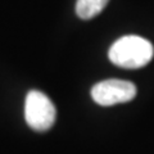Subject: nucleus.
<instances>
[{
    "instance_id": "nucleus-2",
    "label": "nucleus",
    "mask_w": 154,
    "mask_h": 154,
    "mask_svg": "<svg viewBox=\"0 0 154 154\" xmlns=\"http://www.w3.org/2000/svg\"><path fill=\"white\" fill-rule=\"evenodd\" d=\"M57 109L51 100L38 90H31L25 102V119L32 130L48 131L54 125Z\"/></svg>"
},
{
    "instance_id": "nucleus-4",
    "label": "nucleus",
    "mask_w": 154,
    "mask_h": 154,
    "mask_svg": "<svg viewBox=\"0 0 154 154\" xmlns=\"http://www.w3.org/2000/svg\"><path fill=\"white\" fill-rule=\"evenodd\" d=\"M109 0H77L76 14L81 19H91L105 8Z\"/></svg>"
},
{
    "instance_id": "nucleus-1",
    "label": "nucleus",
    "mask_w": 154,
    "mask_h": 154,
    "mask_svg": "<svg viewBox=\"0 0 154 154\" xmlns=\"http://www.w3.org/2000/svg\"><path fill=\"white\" fill-rule=\"evenodd\" d=\"M154 48L146 38L128 35L118 38L110 46L108 57L113 64L126 69H137L153 59Z\"/></svg>"
},
{
    "instance_id": "nucleus-3",
    "label": "nucleus",
    "mask_w": 154,
    "mask_h": 154,
    "mask_svg": "<svg viewBox=\"0 0 154 154\" xmlns=\"http://www.w3.org/2000/svg\"><path fill=\"white\" fill-rule=\"evenodd\" d=\"M136 96V86L125 80H105L91 89L93 100L103 107L127 103Z\"/></svg>"
}]
</instances>
